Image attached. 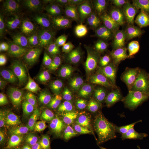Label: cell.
Here are the masks:
<instances>
[{"mask_svg": "<svg viewBox=\"0 0 149 149\" xmlns=\"http://www.w3.org/2000/svg\"><path fill=\"white\" fill-rule=\"evenodd\" d=\"M126 69L131 80L127 98L129 112L133 118L146 102L149 91V80L134 69L129 67H126Z\"/></svg>", "mask_w": 149, "mask_h": 149, "instance_id": "cell-1", "label": "cell"}, {"mask_svg": "<svg viewBox=\"0 0 149 149\" xmlns=\"http://www.w3.org/2000/svg\"><path fill=\"white\" fill-rule=\"evenodd\" d=\"M17 105L25 115L29 128L36 127L42 118L38 100L30 91H22L16 98Z\"/></svg>", "mask_w": 149, "mask_h": 149, "instance_id": "cell-2", "label": "cell"}, {"mask_svg": "<svg viewBox=\"0 0 149 149\" xmlns=\"http://www.w3.org/2000/svg\"><path fill=\"white\" fill-rule=\"evenodd\" d=\"M56 51L58 56V69L61 72L68 71L80 62L84 52L83 47L79 45L62 43L57 46Z\"/></svg>", "mask_w": 149, "mask_h": 149, "instance_id": "cell-3", "label": "cell"}, {"mask_svg": "<svg viewBox=\"0 0 149 149\" xmlns=\"http://www.w3.org/2000/svg\"><path fill=\"white\" fill-rule=\"evenodd\" d=\"M31 15L32 10L26 2L21 0H9L5 3V19L11 24L19 22L28 21Z\"/></svg>", "mask_w": 149, "mask_h": 149, "instance_id": "cell-4", "label": "cell"}, {"mask_svg": "<svg viewBox=\"0 0 149 149\" xmlns=\"http://www.w3.org/2000/svg\"><path fill=\"white\" fill-rule=\"evenodd\" d=\"M49 30L63 43L78 45L79 42L74 24L63 19H58L49 24Z\"/></svg>", "mask_w": 149, "mask_h": 149, "instance_id": "cell-5", "label": "cell"}, {"mask_svg": "<svg viewBox=\"0 0 149 149\" xmlns=\"http://www.w3.org/2000/svg\"><path fill=\"white\" fill-rule=\"evenodd\" d=\"M63 76L59 70L43 73L35 85L37 94L45 99L51 97L57 91Z\"/></svg>", "mask_w": 149, "mask_h": 149, "instance_id": "cell-6", "label": "cell"}, {"mask_svg": "<svg viewBox=\"0 0 149 149\" xmlns=\"http://www.w3.org/2000/svg\"><path fill=\"white\" fill-rule=\"evenodd\" d=\"M75 25L79 42L82 44H97L104 42L107 40V30L100 25L93 23Z\"/></svg>", "mask_w": 149, "mask_h": 149, "instance_id": "cell-7", "label": "cell"}, {"mask_svg": "<svg viewBox=\"0 0 149 149\" xmlns=\"http://www.w3.org/2000/svg\"><path fill=\"white\" fill-rule=\"evenodd\" d=\"M116 16L119 25V32L122 36L139 19V10L136 3L128 1L116 9Z\"/></svg>", "mask_w": 149, "mask_h": 149, "instance_id": "cell-8", "label": "cell"}, {"mask_svg": "<svg viewBox=\"0 0 149 149\" xmlns=\"http://www.w3.org/2000/svg\"><path fill=\"white\" fill-rule=\"evenodd\" d=\"M121 69V67H119L106 78L99 81L98 90L100 93L110 97L116 95L120 93L125 83Z\"/></svg>", "mask_w": 149, "mask_h": 149, "instance_id": "cell-9", "label": "cell"}, {"mask_svg": "<svg viewBox=\"0 0 149 149\" xmlns=\"http://www.w3.org/2000/svg\"><path fill=\"white\" fill-rule=\"evenodd\" d=\"M13 65L14 72L11 79L17 86L29 87L35 85L43 74L25 67L19 63H15Z\"/></svg>", "mask_w": 149, "mask_h": 149, "instance_id": "cell-10", "label": "cell"}, {"mask_svg": "<svg viewBox=\"0 0 149 149\" xmlns=\"http://www.w3.org/2000/svg\"><path fill=\"white\" fill-rule=\"evenodd\" d=\"M54 39L49 34L42 28L32 31L30 39V46L32 51L40 56L53 49Z\"/></svg>", "mask_w": 149, "mask_h": 149, "instance_id": "cell-11", "label": "cell"}, {"mask_svg": "<svg viewBox=\"0 0 149 149\" xmlns=\"http://www.w3.org/2000/svg\"><path fill=\"white\" fill-rule=\"evenodd\" d=\"M33 5L36 10L47 17L58 18L66 12L63 1L37 0L34 1Z\"/></svg>", "mask_w": 149, "mask_h": 149, "instance_id": "cell-12", "label": "cell"}, {"mask_svg": "<svg viewBox=\"0 0 149 149\" xmlns=\"http://www.w3.org/2000/svg\"><path fill=\"white\" fill-rule=\"evenodd\" d=\"M32 33V28L28 21L19 22L11 24L8 29L9 41L14 45L25 43Z\"/></svg>", "mask_w": 149, "mask_h": 149, "instance_id": "cell-13", "label": "cell"}, {"mask_svg": "<svg viewBox=\"0 0 149 149\" xmlns=\"http://www.w3.org/2000/svg\"><path fill=\"white\" fill-rule=\"evenodd\" d=\"M94 11L82 5L71 7L65 13L75 24L83 25L93 23L96 18Z\"/></svg>", "mask_w": 149, "mask_h": 149, "instance_id": "cell-14", "label": "cell"}, {"mask_svg": "<svg viewBox=\"0 0 149 149\" xmlns=\"http://www.w3.org/2000/svg\"><path fill=\"white\" fill-rule=\"evenodd\" d=\"M18 58L19 64L36 72L42 73L46 70L41 56L32 49L22 51L19 54Z\"/></svg>", "mask_w": 149, "mask_h": 149, "instance_id": "cell-15", "label": "cell"}, {"mask_svg": "<svg viewBox=\"0 0 149 149\" xmlns=\"http://www.w3.org/2000/svg\"><path fill=\"white\" fill-rule=\"evenodd\" d=\"M96 17L99 25L106 30L113 31L116 34L119 32L116 10L103 8L97 11Z\"/></svg>", "mask_w": 149, "mask_h": 149, "instance_id": "cell-16", "label": "cell"}, {"mask_svg": "<svg viewBox=\"0 0 149 149\" xmlns=\"http://www.w3.org/2000/svg\"><path fill=\"white\" fill-rule=\"evenodd\" d=\"M142 133L141 128L137 126L126 125L117 138L118 144L126 147H132L140 141Z\"/></svg>", "mask_w": 149, "mask_h": 149, "instance_id": "cell-17", "label": "cell"}, {"mask_svg": "<svg viewBox=\"0 0 149 149\" xmlns=\"http://www.w3.org/2000/svg\"><path fill=\"white\" fill-rule=\"evenodd\" d=\"M1 112L7 120L15 125H24L28 121L25 115L18 105L5 104L1 107Z\"/></svg>", "mask_w": 149, "mask_h": 149, "instance_id": "cell-18", "label": "cell"}, {"mask_svg": "<svg viewBox=\"0 0 149 149\" xmlns=\"http://www.w3.org/2000/svg\"><path fill=\"white\" fill-rule=\"evenodd\" d=\"M125 126V118L118 115H113L107 118L103 123L104 128L107 134L113 139L117 138Z\"/></svg>", "mask_w": 149, "mask_h": 149, "instance_id": "cell-19", "label": "cell"}, {"mask_svg": "<svg viewBox=\"0 0 149 149\" xmlns=\"http://www.w3.org/2000/svg\"><path fill=\"white\" fill-rule=\"evenodd\" d=\"M111 105L109 101L105 98H95L93 99L88 107V113L93 117H103L109 111Z\"/></svg>", "mask_w": 149, "mask_h": 149, "instance_id": "cell-20", "label": "cell"}, {"mask_svg": "<svg viewBox=\"0 0 149 149\" xmlns=\"http://www.w3.org/2000/svg\"><path fill=\"white\" fill-rule=\"evenodd\" d=\"M41 108L42 114V123L36 133L47 139H55L60 136L61 133L56 126L47 117L42 107Z\"/></svg>", "mask_w": 149, "mask_h": 149, "instance_id": "cell-21", "label": "cell"}, {"mask_svg": "<svg viewBox=\"0 0 149 149\" xmlns=\"http://www.w3.org/2000/svg\"><path fill=\"white\" fill-rule=\"evenodd\" d=\"M12 136V141L15 149H34V136L19 130L14 132Z\"/></svg>", "mask_w": 149, "mask_h": 149, "instance_id": "cell-22", "label": "cell"}, {"mask_svg": "<svg viewBox=\"0 0 149 149\" xmlns=\"http://www.w3.org/2000/svg\"><path fill=\"white\" fill-rule=\"evenodd\" d=\"M95 128V125L92 120L85 119L77 123L74 126V130L79 139L85 143L91 141Z\"/></svg>", "mask_w": 149, "mask_h": 149, "instance_id": "cell-23", "label": "cell"}, {"mask_svg": "<svg viewBox=\"0 0 149 149\" xmlns=\"http://www.w3.org/2000/svg\"><path fill=\"white\" fill-rule=\"evenodd\" d=\"M68 72L72 81L79 85L86 83L91 79L89 70L84 66L83 62L78 63Z\"/></svg>", "mask_w": 149, "mask_h": 149, "instance_id": "cell-24", "label": "cell"}, {"mask_svg": "<svg viewBox=\"0 0 149 149\" xmlns=\"http://www.w3.org/2000/svg\"><path fill=\"white\" fill-rule=\"evenodd\" d=\"M132 45L130 40L121 36L116 38L113 41L112 49L114 53L118 56H124L130 52Z\"/></svg>", "mask_w": 149, "mask_h": 149, "instance_id": "cell-25", "label": "cell"}, {"mask_svg": "<svg viewBox=\"0 0 149 149\" xmlns=\"http://www.w3.org/2000/svg\"><path fill=\"white\" fill-rule=\"evenodd\" d=\"M93 93V88L89 84L86 83L81 84L78 88L77 96L72 101V104L76 107L83 106L91 97Z\"/></svg>", "mask_w": 149, "mask_h": 149, "instance_id": "cell-26", "label": "cell"}, {"mask_svg": "<svg viewBox=\"0 0 149 149\" xmlns=\"http://www.w3.org/2000/svg\"><path fill=\"white\" fill-rule=\"evenodd\" d=\"M41 57L43 65L46 69L53 70L58 69V56L55 48L41 56Z\"/></svg>", "mask_w": 149, "mask_h": 149, "instance_id": "cell-27", "label": "cell"}, {"mask_svg": "<svg viewBox=\"0 0 149 149\" xmlns=\"http://www.w3.org/2000/svg\"><path fill=\"white\" fill-rule=\"evenodd\" d=\"M75 111L72 106L63 107L56 116L57 120L63 124L68 125L73 122L75 118Z\"/></svg>", "mask_w": 149, "mask_h": 149, "instance_id": "cell-28", "label": "cell"}, {"mask_svg": "<svg viewBox=\"0 0 149 149\" xmlns=\"http://www.w3.org/2000/svg\"><path fill=\"white\" fill-rule=\"evenodd\" d=\"M8 37L5 22L3 19L0 22V53L1 56L6 54L8 47Z\"/></svg>", "mask_w": 149, "mask_h": 149, "instance_id": "cell-29", "label": "cell"}, {"mask_svg": "<svg viewBox=\"0 0 149 149\" xmlns=\"http://www.w3.org/2000/svg\"><path fill=\"white\" fill-rule=\"evenodd\" d=\"M102 57V54L98 52L89 54L84 59L83 64L88 70L94 69L98 65Z\"/></svg>", "mask_w": 149, "mask_h": 149, "instance_id": "cell-30", "label": "cell"}, {"mask_svg": "<svg viewBox=\"0 0 149 149\" xmlns=\"http://www.w3.org/2000/svg\"><path fill=\"white\" fill-rule=\"evenodd\" d=\"M93 147L95 149H109V144L108 139L103 132H96L93 139Z\"/></svg>", "mask_w": 149, "mask_h": 149, "instance_id": "cell-31", "label": "cell"}, {"mask_svg": "<svg viewBox=\"0 0 149 149\" xmlns=\"http://www.w3.org/2000/svg\"><path fill=\"white\" fill-rule=\"evenodd\" d=\"M111 68L106 63L99 65L93 70V78L97 80H102L106 78L111 72Z\"/></svg>", "mask_w": 149, "mask_h": 149, "instance_id": "cell-32", "label": "cell"}, {"mask_svg": "<svg viewBox=\"0 0 149 149\" xmlns=\"http://www.w3.org/2000/svg\"><path fill=\"white\" fill-rule=\"evenodd\" d=\"M77 141L72 135L68 134L62 137L58 144V149H77Z\"/></svg>", "mask_w": 149, "mask_h": 149, "instance_id": "cell-33", "label": "cell"}, {"mask_svg": "<svg viewBox=\"0 0 149 149\" xmlns=\"http://www.w3.org/2000/svg\"><path fill=\"white\" fill-rule=\"evenodd\" d=\"M133 121L138 126L149 128V110L138 112L133 116Z\"/></svg>", "mask_w": 149, "mask_h": 149, "instance_id": "cell-34", "label": "cell"}, {"mask_svg": "<svg viewBox=\"0 0 149 149\" xmlns=\"http://www.w3.org/2000/svg\"><path fill=\"white\" fill-rule=\"evenodd\" d=\"M78 92V88L71 79L68 78L66 80L64 95L66 98L72 101L75 98Z\"/></svg>", "mask_w": 149, "mask_h": 149, "instance_id": "cell-35", "label": "cell"}, {"mask_svg": "<svg viewBox=\"0 0 149 149\" xmlns=\"http://www.w3.org/2000/svg\"><path fill=\"white\" fill-rule=\"evenodd\" d=\"M130 35L139 42L143 43L147 42L149 37L148 35L142 31L136 25H132L130 28Z\"/></svg>", "mask_w": 149, "mask_h": 149, "instance_id": "cell-36", "label": "cell"}, {"mask_svg": "<svg viewBox=\"0 0 149 149\" xmlns=\"http://www.w3.org/2000/svg\"><path fill=\"white\" fill-rule=\"evenodd\" d=\"M81 5L86 7L93 11L98 10L103 7V0H84Z\"/></svg>", "mask_w": 149, "mask_h": 149, "instance_id": "cell-37", "label": "cell"}, {"mask_svg": "<svg viewBox=\"0 0 149 149\" xmlns=\"http://www.w3.org/2000/svg\"><path fill=\"white\" fill-rule=\"evenodd\" d=\"M127 0H103V7L109 9L117 8L128 3Z\"/></svg>", "mask_w": 149, "mask_h": 149, "instance_id": "cell-38", "label": "cell"}, {"mask_svg": "<svg viewBox=\"0 0 149 149\" xmlns=\"http://www.w3.org/2000/svg\"><path fill=\"white\" fill-rule=\"evenodd\" d=\"M13 65L8 63H4L0 66V77H11L13 74Z\"/></svg>", "mask_w": 149, "mask_h": 149, "instance_id": "cell-39", "label": "cell"}, {"mask_svg": "<svg viewBox=\"0 0 149 149\" xmlns=\"http://www.w3.org/2000/svg\"><path fill=\"white\" fill-rule=\"evenodd\" d=\"M10 93V87L6 81H1L0 83V98L1 99L6 98Z\"/></svg>", "mask_w": 149, "mask_h": 149, "instance_id": "cell-40", "label": "cell"}, {"mask_svg": "<svg viewBox=\"0 0 149 149\" xmlns=\"http://www.w3.org/2000/svg\"><path fill=\"white\" fill-rule=\"evenodd\" d=\"M140 148L149 149V130H145L141 133L140 139Z\"/></svg>", "mask_w": 149, "mask_h": 149, "instance_id": "cell-41", "label": "cell"}, {"mask_svg": "<svg viewBox=\"0 0 149 149\" xmlns=\"http://www.w3.org/2000/svg\"><path fill=\"white\" fill-rule=\"evenodd\" d=\"M37 146L39 149H54L53 144L46 138L40 139Z\"/></svg>", "mask_w": 149, "mask_h": 149, "instance_id": "cell-42", "label": "cell"}, {"mask_svg": "<svg viewBox=\"0 0 149 149\" xmlns=\"http://www.w3.org/2000/svg\"><path fill=\"white\" fill-rule=\"evenodd\" d=\"M140 7L141 12L149 23V0L141 1Z\"/></svg>", "mask_w": 149, "mask_h": 149, "instance_id": "cell-43", "label": "cell"}, {"mask_svg": "<svg viewBox=\"0 0 149 149\" xmlns=\"http://www.w3.org/2000/svg\"><path fill=\"white\" fill-rule=\"evenodd\" d=\"M11 123L8 120L1 116L0 118V133L4 134L6 133L10 127Z\"/></svg>", "mask_w": 149, "mask_h": 149, "instance_id": "cell-44", "label": "cell"}, {"mask_svg": "<svg viewBox=\"0 0 149 149\" xmlns=\"http://www.w3.org/2000/svg\"><path fill=\"white\" fill-rule=\"evenodd\" d=\"M134 24L149 36V27L143 20L139 19Z\"/></svg>", "mask_w": 149, "mask_h": 149, "instance_id": "cell-45", "label": "cell"}, {"mask_svg": "<svg viewBox=\"0 0 149 149\" xmlns=\"http://www.w3.org/2000/svg\"><path fill=\"white\" fill-rule=\"evenodd\" d=\"M142 74L149 80V60L145 62L142 67Z\"/></svg>", "mask_w": 149, "mask_h": 149, "instance_id": "cell-46", "label": "cell"}, {"mask_svg": "<svg viewBox=\"0 0 149 149\" xmlns=\"http://www.w3.org/2000/svg\"><path fill=\"white\" fill-rule=\"evenodd\" d=\"M83 1H79V0H66L64 1V2L65 6H74L80 5L82 4Z\"/></svg>", "mask_w": 149, "mask_h": 149, "instance_id": "cell-47", "label": "cell"}, {"mask_svg": "<svg viewBox=\"0 0 149 149\" xmlns=\"http://www.w3.org/2000/svg\"><path fill=\"white\" fill-rule=\"evenodd\" d=\"M0 149H11L8 142L4 139L0 140Z\"/></svg>", "mask_w": 149, "mask_h": 149, "instance_id": "cell-48", "label": "cell"}, {"mask_svg": "<svg viewBox=\"0 0 149 149\" xmlns=\"http://www.w3.org/2000/svg\"><path fill=\"white\" fill-rule=\"evenodd\" d=\"M93 146L92 142H88L84 143L82 146L79 147L77 149H93Z\"/></svg>", "mask_w": 149, "mask_h": 149, "instance_id": "cell-49", "label": "cell"}, {"mask_svg": "<svg viewBox=\"0 0 149 149\" xmlns=\"http://www.w3.org/2000/svg\"><path fill=\"white\" fill-rule=\"evenodd\" d=\"M143 52L144 54L149 57V40L143 44Z\"/></svg>", "mask_w": 149, "mask_h": 149, "instance_id": "cell-50", "label": "cell"}, {"mask_svg": "<svg viewBox=\"0 0 149 149\" xmlns=\"http://www.w3.org/2000/svg\"><path fill=\"white\" fill-rule=\"evenodd\" d=\"M145 109L149 110V100H148L146 103Z\"/></svg>", "mask_w": 149, "mask_h": 149, "instance_id": "cell-51", "label": "cell"}, {"mask_svg": "<svg viewBox=\"0 0 149 149\" xmlns=\"http://www.w3.org/2000/svg\"><path fill=\"white\" fill-rule=\"evenodd\" d=\"M116 149H126L123 148H117Z\"/></svg>", "mask_w": 149, "mask_h": 149, "instance_id": "cell-52", "label": "cell"}, {"mask_svg": "<svg viewBox=\"0 0 149 149\" xmlns=\"http://www.w3.org/2000/svg\"><path fill=\"white\" fill-rule=\"evenodd\" d=\"M136 149H143L141 148H137Z\"/></svg>", "mask_w": 149, "mask_h": 149, "instance_id": "cell-53", "label": "cell"}, {"mask_svg": "<svg viewBox=\"0 0 149 149\" xmlns=\"http://www.w3.org/2000/svg\"><path fill=\"white\" fill-rule=\"evenodd\" d=\"M148 97H149V91L148 94ZM148 100H149V99Z\"/></svg>", "mask_w": 149, "mask_h": 149, "instance_id": "cell-54", "label": "cell"}]
</instances>
